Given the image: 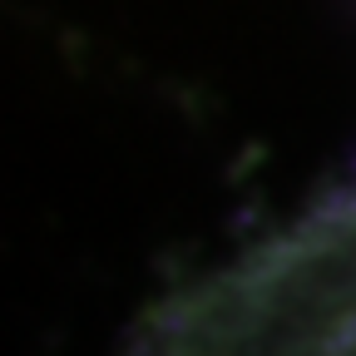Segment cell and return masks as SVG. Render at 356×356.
I'll list each match as a JSON object with an SVG mask.
<instances>
[{
	"label": "cell",
	"instance_id": "1",
	"mask_svg": "<svg viewBox=\"0 0 356 356\" xmlns=\"http://www.w3.org/2000/svg\"><path fill=\"white\" fill-rule=\"evenodd\" d=\"M124 356H356V184L168 292Z\"/></svg>",
	"mask_w": 356,
	"mask_h": 356
}]
</instances>
